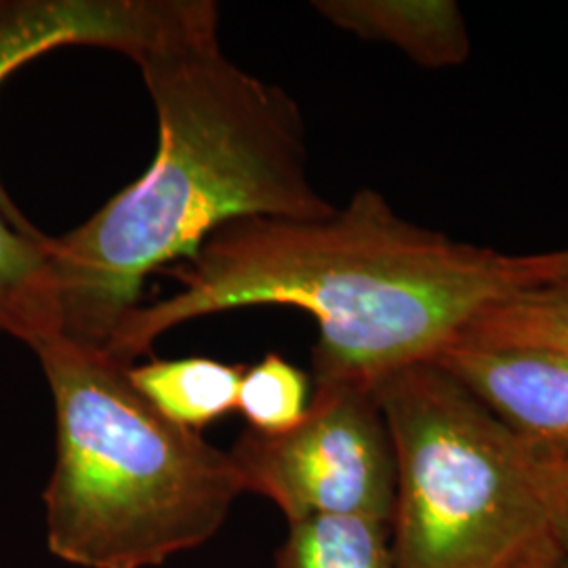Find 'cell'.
<instances>
[{
	"label": "cell",
	"mask_w": 568,
	"mask_h": 568,
	"mask_svg": "<svg viewBox=\"0 0 568 568\" xmlns=\"http://www.w3.org/2000/svg\"><path fill=\"white\" fill-rule=\"evenodd\" d=\"M246 366L215 358H173L131 365L126 375L143 398L169 422L199 432L236 410Z\"/></svg>",
	"instance_id": "10"
},
{
	"label": "cell",
	"mask_w": 568,
	"mask_h": 568,
	"mask_svg": "<svg viewBox=\"0 0 568 568\" xmlns=\"http://www.w3.org/2000/svg\"><path fill=\"white\" fill-rule=\"evenodd\" d=\"M485 344H537L568 347V283L518 291L490 305L462 335Z\"/></svg>",
	"instance_id": "12"
},
{
	"label": "cell",
	"mask_w": 568,
	"mask_h": 568,
	"mask_svg": "<svg viewBox=\"0 0 568 568\" xmlns=\"http://www.w3.org/2000/svg\"><path fill=\"white\" fill-rule=\"evenodd\" d=\"M532 264L539 276V284L568 283V248L537 253L532 255Z\"/></svg>",
	"instance_id": "15"
},
{
	"label": "cell",
	"mask_w": 568,
	"mask_h": 568,
	"mask_svg": "<svg viewBox=\"0 0 568 568\" xmlns=\"http://www.w3.org/2000/svg\"><path fill=\"white\" fill-rule=\"evenodd\" d=\"M310 400V377L300 366L272 352L257 365L244 368L236 410L243 415L246 429L281 436L304 422Z\"/></svg>",
	"instance_id": "13"
},
{
	"label": "cell",
	"mask_w": 568,
	"mask_h": 568,
	"mask_svg": "<svg viewBox=\"0 0 568 568\" xmlns=\"http://www.w3.org/2000/svg\"><path fill=\"white\" fill-rule=\"evenodd\" d=\"M544 490L556 546L568 560V462H544Z\"/></svg>",
	"instance_id": "14"
},
{
	"label": "cell",
	"mask_w": 568,
	"mask_h": 568,
	"mask_svg": "<svg viewBox=\"0 0 568 568\" xmlns=\"http://www.w3.org/2000/svg\"><path fill=\"white\" fill-rule=\"evenodd\" d=\"M546 568H568V560L560 554L556 560H551Z\"/></svg>",
	"instance_id": "16"
},
{
	"label": "cell",
	"mask_w": 568,
	"mask_h": 568,
	"mask_svg": "<svg viewBox=\"0 0 568 568\" xmlns=\"http://www.w3.org/2000/svg\"><path fill=\"white\" fill-rule=\"evenodd\" d=\"M41 230L26 232L0 211V333L32 349L63 335L60 283Z\"/></svg>",
	"instance_id": "9"
},
{
	"label": "cell",
	"mask_w": 568,
	"mask_h": 568,
	"mask_svg": "<svg viewBox=\"0 0 568 568\" xmlns=\"http://www.w3.org/2000/svg\"><path fill=\"white\" fill-rule=\"evenodd\" d=\"M154 102L150 169L84 224L49 239L63 335L105 347L143 284L246 217L323 220L335 206L307 173L297 102L227 60L217 34L135 61Z\"/></svg>",
	"instance_id": "2"
},
{
	"label": "cell",
	"mask_w": 568,
	"mask_h": 568,
	"mask_svg": "<svg viewBox=\"0 0 568 568\" xmlns=\"http://www.w3.org/2000/svg\"><path fill=\"white\" fill-rule=\"evenodd\" d=\"M211 0H0V82L61 47H100L140 61L180 42L217 34ZM0 211L39 232L0 182Z\"/></svg>",
	"instance_id": "6"
},
{
	"label": "cell",
	"mask_w": 568,
	"mask_h": 568,
	"mask_svg": "<svg viewBox=\"0 0 568 568\" xmlns=\"http://www.w3.org/2000/svg\"><path fill=\"white\" fill-rule=\"evenodd\" d=\"M288 525L274 568H396L386 523L358 516H312Z\"/></svg>",
	"instance_id": "11"
},
{
	"label": "cell",
	"mask_w": 568,
	"mask_h": 568,
	"mask_svg": "<svg viewBox=\"0 0 568 568\" xmlns=\"http://www.w3.org/2000/svg\"><path fill=\"white\" fill-rule=\"evenodd\" d=\"M396 457V568H546L544 462L436 363L375 387Z\"/></svg>",
	"instance_id": "4"
},
{
	"label": "cell",
	"mask_w": 568,
	"mask_h": 568,
	"mask_svg": "<svg viewBox=\"0 0 568 568\" xmlns=\"http://www.w3.org/2000/svg\"><path fill=\"white\" fill-rule=\"evenodd\" d=\"M314 11L368 42H384L427 70L464 65L469 30L455 0H316Z\"/></svg>",
	"instance_id": "8"
},
{
	"label": "cell",
	"mask_w": 568,
	"mask_h": 568,
	"mask_svg": "<svg viewBox=\"0 0 568 568\" xmlns=\"http://www.w3.org/2000/svg\"><path fill=\"white\" fill-rule=\"evenodd\" d=\"M34 352L55 403L51 554L74 567L150 568L209 541L244 493L230 453L169 422L103 347L60 335Z\"/></svg>",
	"instance_id": "3"
},
{
	"label": "cell",
	"mask_w": 568,
	"mask_h": 568,
	"mask_svg": "<svg viewBox=\"0 0 568 568\" xmlns=\"http://www.w3.org/2000/svg\"><path fill=\"white\" fill-rule=\"evenodd\" d=\"M166 274L180 288L129 312L103 347L122 365L183 323L248 305H293L318 325L312 384L366 389L434 361L490 305L539 284L532 255L410 224L371 187L323 220L230 222Z\"/></svg>",
	"instance_id": "1"
},
{
	"label": "cell",
	"mask_w": 568,
	"mask_h": 568,
	"mask_svg": "<svg viewBox=\"0 0 568 568\" xmlns=\"http://www.w3.org/2000/svg\"><path fill=\"white\" fill-rule=\"evenodd\" d=\"M546 462H568V347L455 339L432 361Z\"/></svg>",
	"instance_id": "7"
},
{
	"label": "cell",
	"mask_w": 568,
	"mask_h": 568,
	"mask_svg": "<svg viewBox=\"0 0 568 568\" xmlns=\"http://www.w3.org/2000/svg\"><path fill=\"white\" fill-rule=\"evenodd\" d=\"M246 493L288 523L358 516L392 525L396 457L375 389L316 384L304 422L281 436L244 429L227 450Z\"/></svg>",
	"instance_id": "5"
}]
</instances>
